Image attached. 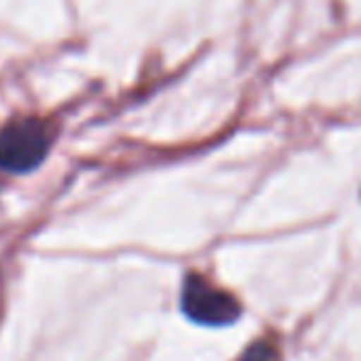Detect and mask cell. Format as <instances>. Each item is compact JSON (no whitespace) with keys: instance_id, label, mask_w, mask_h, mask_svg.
<instances>
[{"instance_id":"6da1fadb","label":"cell","mask_w":361,"mask_h":361,"mask_svg":"<svg viewBox=\"0 0 361 361\" xmlns=\"http://www.w3.org/2000/svg\"><path fill=\"white\" fill-rule=\"evenodd\" d=\"M55 131L45 119L23 116L0 129V171L30 173L47 159Z\"/></svg>"},{"instance_id":"7a4b0ae2","label":"cell","mask_w":361,"mask_h":361,"mask_svg":"<svg viewBox=\"0 0 361 361\" xmlns=\"http://www.w3.org/2000/svg\"><path fill=\"white\" fill-rule=\"evenodd\" d=\"M180 312L193 324L228 326L240 319L243 305L231 292L213 285L208 277L188 272L180 285Z\"/></svg>"},{"instance_id":"3957f363","label":"cell","mask_w":361,"mask_h":361,"mask_svg":"<svg viewBox=\"0 0 361 361\" xmlns=\"http://www.w3.org/2000/svg\"><path fill=\"white\" fill-rule=\"evenodd\" d=\"M235 361H282V356H280V349H277L270 339L262 336V339L252 341L247 349H243V354L238 356Z\"/></svg>"}]
</instances>
